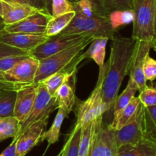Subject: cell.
Segmentation results:
<instances>
[{"label": "cell", "instance_id": "obj_7", "mask_svg": "<svg viewBox=\"0 0 156 156\" xmlns=\"http://www.w3.org/2000/svg\"><path fill=\"white\" fill-rule=\"evenodd\" d=\"M37 85V93L36 99L28 117L21 123L19 135L34 122L47 117H50V114L58 108V103L56 97L51 96L49 94L45 85L43 83H40Z\"/></svg>", "mask_w": 156, "mask_h": 156}, {"label": "cell", "instance_id": "obj_42", "mask_svg": "<svg viewBox=\"0 0 156 156\" xmlns=\"http://www.w3.org/2000/svg\"><path fill=\"white\" fill-rule=\"evenodd\" d=\"M7 2H15V3H22V4H29L27 0H2Z\"/></svg>", "mask_w": 156, "mask_h": 156}, {"label": "cell", "instance_id": "obj_16", "mask_svg": "<svg viewBox=\"0 0 156 156\" xmlns=\"http://www.w3.org/2000/svg\"><path fill=\"white\" fill-rule=\"evenodd\" d=\"M2 18L5 24H11L21 21L41 10L30 4L7 2L2 0Z\"/></svg>", "mask_w": 156, "mask_h": 156}, {"label": "cell", "instance_id": "obj_40", "mask_svg": "<svg viewBox=\"0 0 156 156\" xmlns=\"http://www.w3.org/2000/svg\"><path fill=\"white\" fill-rule=\"evenodd\" d=\"M27 2H28V3L30 5L34 6V7L37 8V9H44V10H46L43 0H27Z\"/></svg>", "mask_w": 156, "mask_h": 156}, {"label": "cell", "instance_id": "obj_29", "mask_svg": "<svg viewBox=\"0 0 156 156\" xmlns=\"http://www.w3.org/2000/svg\"><path fill=\"white\" fill-rule=\"evenodd\" d=\"M17 90H0V117L13 116Z\"/></svg>", "mask_w": 156, "mask_h": 156}, {"label": "cell", "instance_id": "obj_25", "mask_svg": "<svg viewBox=\"0 0 156 156\" xmlns=\"http://www.w3.org/2000/svg\"><path fill=\"white\" fill-rule=\"evenodd\" d=\"M21 123L14 116L0 117V143L9 138L18 136Z\"/></svg>", "mask_w": 156, "mask_h": 156}, {"label": "cell", "instance_id": "obj_13", "mask_svg": "<svg viewBox=\"0 0 156 156\" xmlns=\"http://www.w3.org/2000/svg\"><path fill=\"white\" fill-rule=\"evenodd\" d=\"M152 49L151 42L144 41H136V48L130 63L129 74V78L132 79L139 88V91H141L147 86V81L146 80L143 73V65L146 55L149 53Z\"/></svg>", "mask_w": 156, "mask_h": 156}, {"label": "cell", "instance_id": "obj_6", "mask_svg": "<svg viewBox=\"0 0 156 156\" xmlns=\"http://www.w3.org/2000/svg\"><path fill=\"white\" fill-rule=\"evenodd\" d=\"M118 146L115 130L103 122V116L94 120L88 156H117Z\"/></svg>", "mask_w": 156, "mask_h": 156}, {"label": "cell", "instance_id": "obj_17", "mask_svg": "<svg viewBox=\"0 0 156 156\" xmlns=\"http://www.w3.org/2000/svg\"><path fill=\"white\" fill-rule=\"evenodd\" d=\"M76 73H75L66 82H64L56 91L55 97L58 103V108H64L69 113L73 111L76 105Z\"/></svg>", "mask_w": 156, "mask_h": 156}, {"label": "cell", "instance_id": "obj_28", "mask_svg": "<svg viewBox=\"0 0 156 156\" xmlns=\"http://www.w3.org/2000/svg\"><path fill=\"white\" fill-rule=\"evenodd\" d=\"M77 70L73 72L69 71H60L50 75V76L43 80L41 83H43L45 85L46 88L48 91L49 94L51 96H55L58 88L62 85L65 82H66Z\"/></svg>", "mask_w": 156, "mask_h": 156}, {"label": "cell", "instance_id": "obj_35", "mask_svg": "<svg viewBox=\"0 0 156 156\" xmlns=\"http://www.w3.org/2000/svg\"><path fill=\"white\" fill-rule=\"evenodd\" d=\"M30 56V53L24 55H15V56H9L0 59V70L2 72H6L13 68L17 63L21 61L27 59Z\"/></svg>", "mask_w": 156, "mask_h": 156}, {"label": "cell", "instance_id": "obj_46", "mask_svg": "<svg viewBox=\"0 0 156 156\" xmlns=\"http://www.w3.org/2000/svg\"><path fill=\"white\" fill-rule=\"evenodd\" d=\"M5 23L3 22V20L2 19H0V30H2V29H4L5 27Z\"/></svg>", "mask_w": 156, "mask_h": 156}, {"label": "cell", "instance_id": "obj_22", "mask_svg": "<svg viewBox=\"0 0 156 156\" xmlns=\"http://www.w3.org/2000/svg\"><path fill=\"white\" fill-rule=\"evenodd\" d=\"M156 147L146 141L136 145H126L118 148L117 156H155Z\"/></svg>", "mask_w": 156, "mask_h": 156}, {"label": "cell", "instance_id": "obj_27", "mask_svg": "<svg viewBox=\"0 0 156 156\" xmlns=\"http://www.w3.org/2000/svg\"><path fill=\"white\" fill-rule=\"evenodd\" d=\"M81 132L82 124L76 122L63 149L61 151L60 156H79Z\"/></svg>", "mask_w": 156, "mask_h": 156}, {"label": "cell", "instance_id": "obj_47", "mask_svg": "<svg viewBox=\"0 0 156 156\" xmlns=\"http://www.w3.org/2000/svg\"><path fill=\"white\" fill-rule=\"evenodd\" d=\"M2 15V0H0V16Z\"/></svg>", "mask_w": 156, "mask_h": 156}, {"label": "cell", "instance_id": "obj_43", "mask_svg": "<svg viewBox=\"0 0 156 156\" xmlns=\"http://www.w3.org/2000/svg\"><path fill=\"white\" fill-rule=\"evenodd\" d=\"M154 34L156 37V0L155 5V15H154Z\"/></svg>", "mask_w": 156, "mask_h": 156}, {"label": "cell", "instance_id": "obj_49", "mask_svg": "<svg viewBox=\"0 0 156 156\" xmlns=\"http://www.w3.org/2000/svg\"><path fill=\"white\" fill-rule=\"evenodd\" d=\"M58 156H60V154H59V155H58Z\"/></svg>", "mask_w": 156, "mask_h": 156}, {"label": "cell", "instance_id": "obj_38", "mask_svg": "<svg viewBox=\"0 0 156 156\" xmlns=\"http://www.w3.org/2000/svg\"><path fill=\"white\" fill-rule=\"evenodd\" d=\"M18 136L13 138L11 144L0 154V156H16V141Z\"/></svg>", "mask_w": 156, "mask_h": 156}, {"label": "cell", "instance_id": "obj_33", "mask_svg": "<svg viewBox=\"0 0 156 156\" xmlns=\"http://www.w3.org/2000/svg\"><path fill=\"white\" fill-rule=\"evenodd\" d=\"M140 102L144 107H151L156 105V88L153 86H146L140 91L138 96Z\"/></svg>", "mask_w": 156, "mask_h": 156}, {"label": "cell", "instance_id": "obj_39", "mask_svg": "<svg viewBox=\"0 0 156 156\" xmlns=\"http://www.w3.org/2000/svg\"><path fill=\"white\" fill-rule=\"evenodd\" d=\"M22 85L14 82H5V81H0V90H18Z\"/></svg>", "mask_w": 156, "mask_h": 156}, {"label": "cell", "instance_id": "obj_18", "mask_svg": "<svg viewBox=\"0 0 156 156\" xmlns=\"http://www.w3.org/2000/svg\"><path fill=\"white\" fill-rule=\"evenodd\" d=\"M108 38L94 37L90 43L88 50L81 54L82 60L91 59L100 67L105 64V55H106V46L108 42Z\"/></svg>", "mask_w": 156, "mask_h": 156}, {"label": "cell", "instance_id": "obj_1", "mask_svg": "<svg viewBox=\"0 0 156 156\" xmlns=\"http://www.w3.org/2000/svg\"><path fill=\"white\" fill-rule=\"evenodd\" d=\"M111 41V54L107 62L108 69L101 88L102 97L108 111L113 109L122 82L129 74L136 44V40L132 37L115 35Z\"/></svg>", "mask_w": 156, "mask_h": 156}, {"label": "cell", "instance_id": "obj_9", "mask_svg": "<svg viewBox=\"0 0 156 156\" xmlns=\"http://www.w3.org/2000/svg\"><path fill=\"white\" fill-rule=\"evenodd\" d=\"M143 105L140 104L130 120L119 130L115 131L117 146L136 145L143 141Z\"/></svg>", "mask_w": 156, "mask_h": 156}, {"label": "cell", "instance_id": "obj_8", "mask_svg": "<svg viewBox=\"0 0 156 156\" xmlns=\"http://www.w3.org/2000/svg\"><path fill=\"white\" fill-rule=\"evenodd\" d=\"M91 36L77 34H56L49 37L48 39L30 51V56L38 60L49 57L74 46Z\"/></svg>", "mask_w": 156, "mask_h": 156}, {"label": "cell", "instance_id": "obj_14", "mask_svg": "<svg viewBox=\"0 0 156 156\" xmlns=\"http://www.w3.org/2000/svg\"><path fill=\"white\" fill-rule=\"evenodd\" d=\"M48 37L45 34L10 33L4 29L0 30L1 42L28 52L45 42Z\"/></svg>", "mask_w": 156, "mask_h": 156}, {"label": "cell", "instance_id": "obj_36", "mask_svg": "<svg viewBox=\"0 0 156 156\" xmlns=\"http://www.w3.org/2000/svg\"><path fill=\"white\" fill-rule=\"evenodd\" d=\"M73 6L76 13L88 17L92 16L95 14L91 0H79L76 2L73 3Z\"/></svg>", "mask_w": 156, "mask_h": 156}, {"label": "cell", "instance_id": "obj_23", "mask_svg": "<svg viewBox=\"0 0 156 156\" xmlns=\"http://www.w3.org/2000/svg\"><path fill=\"white\" fill-rule=\"evenodd\" d=\"M69 114V113L64 108H61V107L58 108L57 114H56V117H55L51 126L48 130L44 131V133H43L42 137H41V143L46 140L49 145H53L58 142L59 135H60V129L62 122Z\"/></svg>", "mask_w": 156, "mask_h": 156}, {"label": "cell", "instance_id": "obj_15", "mask_svg": "<svg viewBox=\"0 0 156 156\" xmlns=\"http://www.w3.org/2000/svg\"><path fill=\"white\" fill-rule=\"evenodd\" d=\"M37 93V85L35 84L22 85L17 90L13 116L21 123L28 117L36 99Z\"/></svg>", "mask_w": 156, "mask_h": 156}, {"label": "cell", "instance_id": "obj_31", "mask_svg": "<svg viewBox=\"0 0 156 156\" xmlns=\"http://www.w3.org/2000/svg\"><path fill=\"white\" fill-rule=\"evenodd\" d=\"M94 120H93L82 125L79 156H88L89 155L90 146L94 129Z\"/></svg>", "mask_w": 156, "mask_h": 156}, {"label": "cell", "instance_id": "obj_44", "mask_svg": "<svg viewBox=\"0 0 156 156\" xmlns=\"http://www.w3.org/2000/svg\"><path fill=\"white\" fill-rule=\"evenodd\" d=\"M151 44H152V48L154 49V50L156 52V37H154V39L152 40Z\"/></svg>", "mask_w": 156, "mask_h": 156}, {"label": "cell", "instance_id": "obj_4", "mask_svg": "<svg viewBox=\"0 0 156 156\" xmlns=\"http://www.w3.org/2000/svg\"><path fill=\"white\" fill-rule=\"evenodd\" d=\"M108 63H105L99 68V75L97 84L89 97L84 101H81L76 108L77 123L82 125L91 122L98 117L103 116L108 111L107 105L103 100L101 92L102 84L106 74Z\"/></svg>", "mask_w": 156, "mask_h": 156}, {"label": "cell", "instance_id": "obj_19", "mask_svg": "<svg viewBox=\"0 0 156 156\" xmlns=\"http://www.w3.org/2000/svg\"><path fill=\"white\" fill-rule=\"evenodd\" d=\"M95 13L108 17L118 10H133L132 0H91Z\"/></svg>", "mask_w": 156, "mask_h": 156}, {"label": "cell", "instance_id": "obj_32", "mask_svg": "<svg viewBox=\"0 0 156 156\" xmlns=\"http://www.w3.org/2000/svg\"><path fill=\"white\" fill-rule=\"evenodd\" d=\"M73 11H74L73 3H72L69 0H52V17H57Z\"/></svg>", "mask_w": 156, "mask_h": 156}, {"label": "cell", "instance_id": "obj_12", "mask_svg": "<svg viewBox=\"0 0 156 156\" xmlns=\"http://www.w3.org/2000/svg\"><path fill=\"white\" fill-rule=\"evenodd\" d=\"M52 15L46 10L37 13L11 24H5L4 30L10 33L45 34L46 27Z\"/></svg>", "mask_w": 156, "mask_h": 156}, {"label": "cell", "instance_id": "obj_11", "mask_svg": "<svg viewBox=\"0 0 156 156\" xmlns=\"http://www.w3.org/2000/svg\"><path fill=\"white\" fill-rule=\"evenodd\" d=\"M39 66V60L32 56L17 63L13 68L4 72L7 82L21 85L34 84V78Z\"/></svg>", "mask_w": 156, "mask_h": 156}, {"label": "cell", "instance_id": "obj_10", "mask_svg": "<svg viewBox=\"0 0 156 156\" xmlns=\"http://www.w3.org/2000/svg\"><path fill=\"white\" fill-rule=\"evenodd\" d=\"M49 117L34 122L23 131L16 141V156H25L35 146L41 143V137L48 123Z\"/></svg>", "mask_w": 156, "mask_h": 156}, {"label": "cell", "instance_id": "obj_30", "mask_svg": "<svg viewBox=\"0 0 156 156\" xmlns=\"http://www.w3.org/2000/svg\"><path fill=\"white\" fill-rule=\"evenodd\" d=\"M108 18L112 29L117 31L119 27L133 22L134 12L132 9L114 11L108 15Z\"/></svg>", "mask_w": 156, "mask_h": 156}, {"label": "cell", "instance_id": "obj_50", "mask_svg": "<svg viewBox=\"0 0 156 156\" xmlns=\"http://www.w3.org/2000/svg\"><path fill=\"white\" fill-rule=\"evenodd\" d=\"M155 156H156V155H155Z\"/></svg>", "mask_w": 156, "mask_h": 156}, {"label": "cell", "instance_id": "obj_5", "mask_svg": "<svg viewBox=\"0 0 156 156\" xmlns=\"http://www.w3.org/2000/svg\"><path fill=\"white\" fill-rule=\"evenodd\" d=\"M134 20L132 37L136 41L152 42L154 34L155 0H132Z\"/></svg>", "mask_w": 156, "mask_h": 156}, {"label": "cell", "instance_id": "obj_2", "mask_svg": "<svg viewBox=\"0 0 156 156\" xmlns=\"http://www.w3.org/2000/svg\"><path fill=\"white\" fill-rule=\"evenodd\" d=\"M92 38V37H88L76 45L45 59H40L34 84L38 85L50 75L57 72L77 70V66L82 61L81 54L85 47L89 45Z\"/></svg>", "mask_w": 156, "mask_h": 156}, {"label": "cell", "instance_id": "obj_41", "mask_svg": "<svg viewBox=\"0 0 156 156\" xmlns=\"http://www.w3.org/2000/svg\"><path fill=\"white\" fill-rule=\"evenodd\" d=\"M44 1V7H45V9L49 12V13L51 15V2L52 0H43ZM72 3H75L76 2H78L79 0H69Z\"/></svg>", "mask_w": 156, "mask_h": 156}, {"label": "cell", "instance_id": "obj_34", "mask_svg": "<svg viewBox=\"0 0 156 156\" xmlns=\"http://www.w3.org/2000/svg\"><path fill=\"white\" fill-rule=\"evenodd\" d=\"M143 73L146 81L153 82L156 79V59L151 57L149 53L145 58Z\"/></svg>", "mask_w": 156, "mask_h": 156}, {"label": "cell", "instance_id": "obj_24", "mask_svg": "<svg viewBox=\"0 0 156 156\" xmlns=\"http://www.w3.org/2000/svg\"><path fill=\"white\" fill-rule=\"evenodd\" d=\"M75 15H76V12L73 11V12L59 15V16L52 17L47 24L45 34L47 37L59 34L69 24L73 18H74Z\"/></svg>", "mask_w": 156, "mask_h": 156}, {"label": "cell", "instance_id": "obj_45", "mask_svg": "<svg viewBox=\"0 0 156 156\" xmlns=\"http://www.w3.org/2000/svg\"><path fill=\"white\" fill-rule=\"evenodd\" d=\"M0 81H5V82H7V81L5 80V79L4 73L2 72L1 70H0Z\"/></svg>", "mask_w": 156, "mask_h": 156}, {"label": "cell", "instance_id": "obj_3", "mask_svg": "<svg viewBox=\"0 0 156 156\" xmlns=\"http://www.w3.org/2000/svg\"><path fill=\"white\" fill-rule=\"evenodd\" d=\"M111 27L109 18L95 13L92 16H85L76 13L74 18L60 34H77L94 37H106L112 40L116 35Z\"/></svg>", "mask_w": 156, "mask_h": 156}, {"label": "cell", "instance_id": "obj_20", "mask_svg": "<svg viewBox=\"0 0 156 156\" xmlns=\"http://www.w3.org/2000/svg\"><path fill=\"white\" fill-rule=\"evenodd\" d=\"M143 140L156 147V105L143 106Z\"/></svg>", "mask_w": 156, "mask_h": 156}, {"label": "cell", "instance_id": "obj_21", "mask_svg": "<svg viewBox=\"0 0 156 156\" xmlns=\"http://www.w3.org/2000/svg\"><path fill=\"white\" fill-rule=\"evenodd\" d=\"M141 102L139 98L135 96L126 107L114 116V120L109 124L110 127L115 131L119 130L120 128L123 127L135 114Z\"/></svg>", "mask_w": 156, "mask_h": 156}, {"label": "cell", "instance_id": "obj_37", "mask_svg": "<svg viewBox=\"0 0 156 156\" xmlns=\"http://www.w3.org/2000/svg\"><path fill=\"white\" fill-rule=\"evenodd\" d=\"M30 52L26 50H20V49L15 48V47L9 46L8 44L0 41V59L9 56H15V55H24L28 54Z\"/></svg>", "mask_w": 156, "mask_h": 156}, {"label": "cell", "instance_id": "obj_26", "mask_svg": "<svg viewBox=\"0 0 156 156\" xmlns=\"http://www.w3.org/2000/svg\"><path fill=\"white\" fill-rule=\"evenodd\" d=\"M139 91V88L136 82L129 78L128 81V84L126 88L123 91V92L117 96L115 102H114V107H113V113L114 116L118 112H120L124 107H126L130 101L135 97L136 93Z\"/></svg>", "mask_w": 156, "mask_h": 156}, {"label": "cell", "instance_id": "obj_48", "mask_svg": "<svg viewBox=\"0 0 156 156\" xmlns=\"http://www.w3.org/2000/svg\"><path fill=\"white\" fill-rule=\"evenodd\" d=\"M0 19H2V17H1V16H0Z\"/></svg>", "mask_w": 156, "mask_h": 156}]
</instances>
